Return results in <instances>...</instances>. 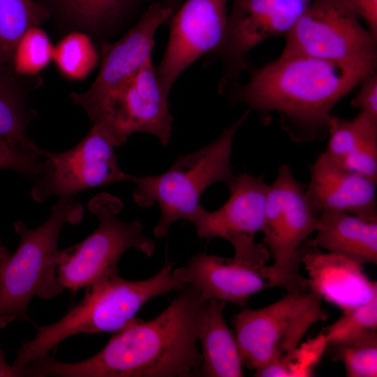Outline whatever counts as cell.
I'll return each mask as SVG.
<instances>
[{"label": "cell", "mask_w": 377, "mask_h": 377, "mask_svg": "<svg viewBox=\"0 0 377 377\" xmlns=\"http://www.w3.org/2000/svg\"><path fill=\"white\" fill-rule=\"evenodd\" d=\"M310 290H295L264 307L244 308L232 318L243 366L256 370L286 359L328 312Z\"/></svg>", "instance_id": "obj_6"}, {"label": "cell", "mask_w": 377, "mask_h": 377, "mask_svg": "<svg viewBox=\"0 0 377 377\" xmlns=\"http://www.w3.org/2000/svg\"><path fill=\"white\" fill-rule=\"evenodd\" d=\"M357 93L351 101L360 113L377 120V72L368 74L359 83Z\"/></svg>", "instance_id": "obj_32"}, {"label": "cell", "mask_w": 377, "mask_h": 377, "mask_svg": "<svg viewBox=\"0 0 377 377\" xmlns=\"http://www.w3.org/2000/svg\"><path fill=\"white\" fill-rule=\"evenodd\" d=\"M376 63L345 64L305 55H281L253 70L246 83L225 95L244 103L261 119L279 115L282 128L295 142L327 134L331 111L368 74Z\"/></svg>", "instance_id": "obj_2"}, {"label": "cell", "mask_w": 377, "mask_h": 377, "mask_svg": "<svg viewBox=\"0 0 377 377\" xmlns=\"http://www.w3.org/2000/svg\"><path fill=\"white\" fill-rule=\"evenodd\" d=\"M306 195L319 213L344 212L377 221L376 182L347 170L325 151L309 168Z\"/></svg>", "instance_id": "obj_17"}, {"label": "cell", "mask_w": 377, "mask_h": 377, "mask_svg": "<svg viewBox=\"0 0 377 377\" xmlns=\"http://www.w3.org/2000/svg\"><path fill=\"white\" fill-rule=\"evenodd\" d=\"M318 216L289 165H281L268 184L261 232L262 244L274 261L272 268L286 291L306 286V279L299 273L302 246L314 233Z\"/></svg>", "instance_id": "obj_8"}, {"label": "cell", "mask_w": 377, "mask_h": 377, "mask_svg": "<svg viewBox=\"0 0 377 377\" xmlns=\"http://www.w3.org/2000/svg\"><path fill=\"white\" fill-rule=\"evenodd\" d=\"M228 1L185 0L170 17L168 43L155 67L158 83L168 96L188 67L220 45L228 22Z\"/></svg>", "instance_id": "obj_14"}, {"label": "cell", "mask_w": 377, "mask_h": 377, "mask_svg": "<svg viewBox=\"0 0 377 377\" xmlns=\"http://www.w3.org/2000/svg\"><path fill=\"white\" fill-rule=\"evenodd\" d=\"M9 256L10 253L8 251L3 245L1 241L0 240V272Z\"/></svg>", "instance_id": "obj_35"}, {"label": "cell", "mask_w": 377, "mask_h": 377, "mask_svg": "<svg viewBox=\"0 0 377 377\" xmlns=\"http://www.w3.org/2000/svg\"><path fill=\"white\" fill-rule=\"evenodd\" d=\"M249 112H245L211 143L179 156L165 172L133 176L135 203L142 207L156 203L160 208V219L154 228L156 237L166 236L172 224L178 220L192 223L202 207L200 198L204 191L213 184L223 182L228 185L232 181L235 175L230 160L232 142Z\"/></svg>", "instance_id": "obj_4"}, {"label": "cell", "mask_w": 377, "mask_h": 377, "mask_svg": "<svg viewBox=\"0 0 377 377\" xmlns=\"http://www.w3.org/2000/svg\"><path fill=\"white\" fill-rule=\"evenodd\" d=\"M116 147L106 133L94 125L75 146L61 152L41 149L39 170L29 195L36 202L52 195L73 198L87 189L120 182H131L132 175L117 163Z\"/></svg>", "instance_id": "obj_10"}, {"label": "cell", "mask_w": 377, "mask_h": 377, "mask_svg": "<svg viewBox=\"0 0 377 377\" xmlns=\"http://www.w3.org/2000/svg\"><path fill=\"white\" fill-rule=\"evenodd\" d=\"M22 376H25L24 368L8 363L6 360L5 353L0 347V377Z\"/></svg>", "instance_id": "obj_34"}, {"label": "cell", "mask_w": 377, "mask_h": 377, "mask_svg": "<svg viewBox=\"0 0 377 377\" xmlns=\"http://www.w3.org/2000/svg\"><path fill=\"white\" fill-rule=\"evenodd\" d=\"M84 214L80 201L60 198L40 226L14 225L19 244L0 272V318L30 321L27 310L32 298L51 299L64 290L57 275L58 241L66 223H79Z\"/></svg>", "instance_id": "obj_5"}, {"label": "cell", "mask_w": 377, "mask_h": 377, "mask_svg": "<svg viewBox=\"0 0 377 377\" xmlns=\"http://www.w3.org/2000/svg\"><path fill=\"white\" fill-rule=\"evenodd\" d=\"M166 4L168 7L172 9L174 13L178 9L182 4L181 0H160Z\"/></svg>", "instance_id": "obj_36"}, {"label": "cell", "mask_w": 377, "mask_h": 377, "mask_svg": "<svg viewBox=\"0 0 377 377\" xmlns=\"http://www.w3.org/2000/svg\"><path fill=\"white\" fill-rule=\"evenodd\" d=\"M227 186L230 195L222 206L212 212L202 207L195 215L191 223L198 237L224 239L232 244L234 257L267 265L269 251L255 242V236L263 228L268 184L262 175L240 173Z\"/></svg>", "instance_id": "obj_13"}, {"label": "cell", "mask_w": 377, "mask_h": 377, "mask_svg": "<svg viewBox=\"0 0 377 377\" xmlns=\"http://www.w3.org/2000/svg\"><path fill=\"white\" fill-rule=\"evenodd\" d=\"M88 208L98 219L97 228L80 242L59 250L58 256L57 278L64 289L73 293L117 267L128 249L149 257L155 249L153 240L143 234L140 221L125 222L118 218L123 203L117 197L99 193L90 200Z\"/></svg>", "instance_id": "obj_7"}, {"label": "cell", "mask_w": 377, "mask_h": 377, "mask_svg": "<svg viewBox=\"0 0 377 377\" xmlns=\"http://www.w3.org/2000/svg\"><path fill=\"white\" fill-rule=\"evenodd\" d=\"M377 38V0H343Z\"/></svg>", "instance_id": "obj_33"}, {"label": "cell", "mask_w": 377, "mask_h": 377, "mask_svg": "<svg viewBox=\"0 0 377 377\" xmlns=\"http://www.w3.org/2000/svg\"><path fill=\"white\" fill-rule=\"evenodd\" d=\"M310 248L304 250L301 263L308 275L309 289L322 300L343 312L377 297V283L368 276L364 265L340 254Z\"/></svg>", "instance_id": "obj_18"}, {"label": "cell", "mask_w": 377, "mask_h": 377, "mask_svg": "<svg viewBox=\"0 0 377 377\" xmlns=\"http://www.w3.org/2000/svg\"><path fill=\"white\" fill-rule=\"evenodd\" d=\"M332 346V360L341 362L348 377L377 376V335Z\"/></svg>", "instance_id": "obj_28"}, {"label": "cell", "mask_w": 377, "mask_h": 377, "mask_svg": "<svg viewBox=\"0 0 377 377\" xmlns=\"http://www.w3.org/2000/svg\"><path fill=\"white\" fill-rule=\"evenodd\" d=\"M281 54L377 64V38L343 0H312L286 34Z\"/></svg>", "instance_id": "obj_9"}, {"label": "cell", "mask_w": 377, "mask_h": 377, "mask_svg": "<svg viewBox=\"0 0 377 377\" xmlns=\"http://www.w3.org/2000/svg\"><path fill=\"white\" fill-rule=\"evenodd\" d=\"M168 98L151 61L88 115L115 147L124 145L135 133L151 134L166 145L173 122Z\"/></svg>", "instance_id": "obj_12"}, {"label": "cell", "mask_w": 377, "mask_h": 377, "mask_svg": "<svg viewBox=\"0 0 377 377\" xmlns=\"http://www.w3.org/2000/svg\"><path fill=\"white\" fill-rule=\"evenodd\" d=\"M40 164V156L13 147L0 140V168L14 170L34 179Z\"/></svg>", "instance_id": "obj_31"}, {"label": "cell", "mask_w": 377, "mask_h": 377, "mask_svg": "<svg viewBox=\"0 0 377 377\" xmlns=\"http://www.w3.org/2000/svg\"><path fill=\"white\" fill-rule=\"evenodd\" d=\"M325 151L337 162L364 140L377 138V120L359 112L353 119L331 115Z\"/></svg>", "instance_id": "obj_25"}, {"label": "cell", "mask_w": 377, "mask_h": 377, "mask_svg": "<svg viewBox=\"0 0 377 377\" xmlns=\"http://www.w3.org/2000/svg\"><path fill=\"white\" fill-rule=\"evenodd\" d=\"M226 304L207 301L198 335L201 346L200 376L205 377H242L243 364L235 334L225 320Z\"/></svg>", "instance_id": "obj_20"}, {"label": "cell", "mask_w": 377, "mask_h": 377, "mask_svg": "<svg viewBox=\"0 0 377 377\" xmlns=\"http://www.w3.org/2000/svg\"><path fill=\"white\" fill-rule=\"evenodd\" d=\"M312 0H231L223 38L219 47L205 57L204 66L215 61L223 64L219 84L225 94L238 84L249 66L250 51L265 40L286 34Z\"/></svg>", "instance_id": "obj_11"}, {"label": "cell", "mask_w": 377, "mask_h": 377, "mask_svg": "<svg viewBox=\"0 0 377 377\" xmlns=\"http://www.w3.org/2000/svg\"><path fill=\"white\" fill-rule=\"evenodd\" d=\"M327 345L346 343L377 334V297L350 310L323 332Z\"/></svg>", "instance_id": "obj_26"}, {"label": "cell", "mask_w": 377, "mask_h": 377, "mask_svg": "<svg viewBox=\"0 0 377 377\" xmlns=\"http://www.w3.org/2000/svg\"><path fill=\"white\" fill-rule=\"evenodd\" d=\"M50 15L47 8L34 0H0V65H10L22 36Z\"/></svg>", "instance_id": "obj_23"}, {"label": "cell", "mask_w": 377, "mask_h": 377, "mask_svg": "<svg viewBox=\"0 0 377 377\" xmlns=\"http://www.w3.org/2000/svg\"><path fill=\"white\" fill-rule=\"evenodd\" d=\"M98 59L91 38L76 31L64 37L54 47L52 60L65 77L82 80L96 66Z\"/></svg>", "instance_id": "obj_24"}, {"label": "cell", "mask_w": 377, "mask_h": 377, "mask_svg": "<svg viewBox=\"0 0 377 377\" xmlns=\"http://www.w3.org/2000/svg\"><path fill=\"white\" fill-rule=\"evenodd\" d=\"M327 347V340L321 333L298 346L286 359L272 362L281 377L311 376Z\"/></svg>", "instance_id": "obj_29"}, {"label": "cell", "mask_w": 377, "mask_h": 377, "mask_svg": "<svg viewBox=\"0 0 377 377\" xmlns=\"http://www.w3.org/2000/svg\"><path fill=\"white\" fill-rule=\"evenodd\" d=\"M11 322H13V320L9 318H0V330Z\"/></svg>", "instance_id": "obj_37"}, {"label": "cell", "mask_w": 377, "mask_h": 377, "mask_svg": "<svg viewBox=\"0 0 377 377\" xmlns=\"http://www.w3.org/2000/svg\"><path fill=\"white\" fill-rule=\"evenodd\" d=\"M337 163L350 172L377 182V138L364 140Z\"/></svg>", "instance_id": "obj_30"}, {"label": "cell", "mask_w": 377, "mask_h": 377, "mask_svg": "<svg viewBox=\"0 0 377 377\" xmlns=\"http://www.w3.org/2000/svg\"><path fill=\"white\" fill-rule=\"evenodd\" d=\"M315 235L304 244L340 254L362 265L377 264V221L344 212L320 213Z\"/></svg>", "instance_id": "obj_19"}, {"label": "cell", "mask_w": 377, "mask_h": 377, "mask_svg": "<svg viewBox=\"0 0 377 377\" xmlns=\"http://www.w3.org/2000/svg\"><path fill=\"white\" fill-rule=\"evenodd\" d=\"M0 65V140L20 150L40 155L39 148L27 136L33 117L10 75Z\"/></svg>", "instance_id": "obj_22"}, {"label": "cell", "mask_w": 377, "mask_h": 377, "mask_svg": "<svg viewBox=\"0 0 377 377\" xmlns=\"http://www.w3.org/2000/svg\"><path fill=\"white\" fill-rule=\"evenodd\" d=\"M207 300L186 286L149 321L135 318L96 354L76 362L48 355L31 362L34 377H193L200 376L198 346Z\"/></svg>", "instance_id": "obj_1"}, {"label": "cell", "mask_w": 377, "mask_h": 377, "mask_svg": "<svg viewBox=\"0 0 377 377\" xmlns=\"http://www.w3.org/2000/svg\"><path fill=\"white\" fill-rule=\"evenodd\" d=\"M173 13L161 1L153 2L119 40L105 42L96 78L86 91L70 95L73 103L89 114L122 88L152 61L155 34L161 25L168 23Z\"/></svg>", "instance_id": "obj_15"}, {"label": "cell", "mask_w": 377, "mask_h": 377, "mask_svg": "<svg viewBox=\"0 0 377 377\" xmlns=\"http://www.w3.org/2000/svg\"><path fill=\"white\" fill-rule=\"evenodd\" d=\"M174 263L166 260L154 276L131 281L119 275L117 267L86 287L82 300L57 321L37 325L36 335L24 341L14 364L22 367L48 353L67 338L78 334L117 332L136 317L141 307L151 299L185 285L173 274Z\"/></svg>", "instance_id": "obj_3"}, {"label": "cell", "mask_w": 377, "mask_h": 377, "mask_svg": "<svg viewBox=\"0 0 377 377\" xmlns=\"http://www.w3.org/2000/svg\"><path fill=\"white\" fill-rule=\"evenodd\" d=\"M149 0H45L50 14L92 30H111L136 14L142 15Z\"/></svg>", "instance_id": "obj_21"}, {"label": "cell", "mask_w": 377, "mask_h": 377, "mask_svg": "<svg viewBox=\"0 0 377 377\" xmlns=\"http://www.w3.org/2000/svg\"><path fill=\"white\" fill-rule=\"evenodd\" d=\"M54 47L48 36L41 28L32 27L18 40L10 64L17 74L35 75L52 60Z\"/></svg>", "instance_id": "obj_27"}, {"label": "cell", "mask_w": 377, "mask_h": 377, "mask_svg": "<svg viewBox=\"0 0 377 377\" xmlns=\"http://www.w3.org/2000/svg\"><path fill=\"white\" fill-rule=\"evenodd\" d=\"M174 277L195 288L206 300L244 307L250 297L262 290L279 287L269 265L233 257L198 253L186 265L173 269Z\"/></svg>", "instance_id": "obj_16"}]
</instances>
